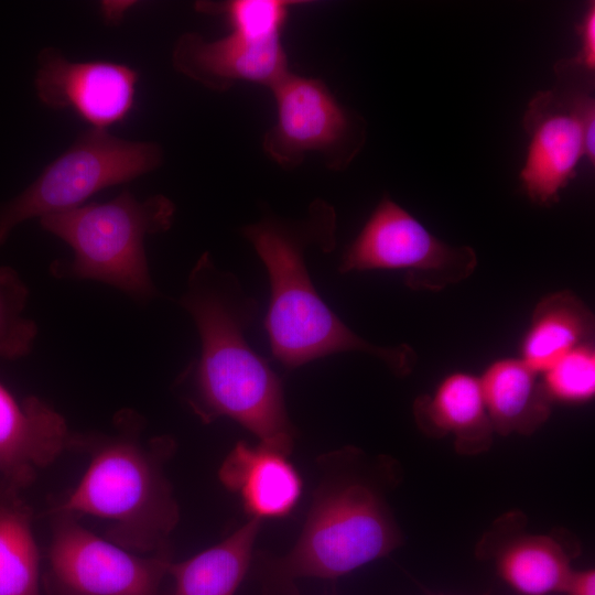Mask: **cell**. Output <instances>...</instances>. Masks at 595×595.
<instances>
[{"mask_svg": "<svg viewBox=\"0 0 595 595\" xmlns=\"http://www.w3.org/2000/svg\"><path fill=\"white\" fill-rule=\"evenodd\" d=\"M180 304L193 317L201 338L198 358L177 379L187 404L203 422L230 418L259 444L289 456L295 430L281 380L246 339L258 302L205 252L190 272Z\"/></svg>", "mask_w": 595, "mask_h": 595, "instance_id": "cell-1", "label": "cell"}, {"mask_svg": "<svg viewBox=\"0 0 595 595\" xmlns=\"http://www.w3.org/2000/svg\"><path fill=\"white\" fill-rule=\"evenodd\" d=\"M263 262L270 282L264 327L273 356L288 369L332 354L357 351L381 360L404 377L418 355L408 344L379 346L350 328L326 305L306 267L309 247L331 252L336 246V214L328 203L315 199L299 220L266 216L242 228Z\"/></svg>", "mask_w": 595, "mask_h": 595, "instance_id": "cell-2", "label": "cell"}, {"mask_svg": "<svg viewBox=\"0 0 595 595\" xmlns=\"http://www.w3.org/2000/svg\"><path fill=\"white\" fill-rule=\"evenodd\" d=\"M110 435L77 436L89 450L88 466L76 487L52 513L91 516L107 523V539L132 552H165L178 521V507L164 464L174 441H143L142 419L130 410L115 419Z\"/></svg>", "mask_w": 595, "mask_h": 595, "instance_id": "cell-3", "label": "cell"}, {"mask_svg": "<svg viewBox=\"0 0 595 595\" xmlns=\"http://www.w3.org/2000/svg\"><path fill=\"white\" fill-rule=\"evenodd\" d=\"M402 537L378 486L356 470L335 467L314 491L299 540L270 563L273 581L337 578L388 555Z\"/></svg>", "mask_w": 595, "mask_h": 595, "instance_id": "cell-4", "label": "cell"}, {"mask_svg": "<svg viewBox=\"0 0 595 595\" xmlns=\"http://www.w3.org/2000/svg\"><path fill=\"white\" fill-rule=\"evenodd\" d=\"M175 206L163 195L138 199L129 191L105 203H90L45 215L41 227L66 242L73 258L52 263L58 279L91 280L111 285L136 300L156 295L144 240L169 230Z\"/></svg>", "mask_w": 595, "mask_h": 595, "instance_id": "cell-5", "label": "cell"}, {"mask_svg": "<svg viewBox=\"0 0 595 595\" xmlns=\"http://www.w3.org/2000/svg\"><path fill=\"white\" fill-rule=\"evenodd\" d=\"M153 142L130 141L91 128L18 196L0 207V246L21 223L83 205L109 186L129 182L162 163Z\"/></svg>", "mask_w": 595, "mask_h": 595, "instance_id": "cell-6", "label": "cell"}, {"mask_svg": "<svg viewBox=\"0 0 595 595\" xmlns=\"http://www.w3.org/2000/svg\"><path fill=\"white\" fill-rule=\"evenodd\" d=\"M269 89L277 119L263 136L262 150L275 164L292 171L309 154H317L332 171L350 165L366 141L360 115L344 107L317 78L289 72Z\"/></svg>", "mask_w": 595, "mask_h": 595, "instance_id": "cell-7", "label": "cell"}, {"mask_svg": "<svg viewBox=\"0 0 595 595\" xmlns=\"http://www.w3.org/2000/svg\"><path fill=\"white\" fill-rule=\"evenodd\" d=\"M477 263L472 247L439 239L386 196L345 250L338 270H399L410 289L441 291L470 277Z\"/></svg>", "mask_w": 595, "mask_h": 595, "instance_id": "cell-8", "label": "cell"}, {"mask_svg": "<svg viewBox=\"0 0 595 595\" xmlns=\"http://www.w3.org/2000/svg\"><path fill=\"white\" fill-rule=\"evenodd\" d=\"M45 573L46 595H158L171 560L166 552L136 554L54 513Z\"/></svg>", "mask_w": 595, "mask_h": 595, "instance_id": "cell-9", "label": "cell"}, {"mask_svg": "<svg viewBox=\"0 0 595 595\" xmlns=\"http://www.w3.org/2000/svg\"><path fill=\"white\" fill-rule=\"evenodd\" d=\"M593 87V80L562 76L556 89L539 91L529 101L523 116L529 142L520 181L533 203L558 202L585 160L581 115Z\"/></svg>", "mask_w": 595, "mask_h": 595, "instance_id": "cell-10", "label": "cell"}, {"mask_svg": "<svg viewBox=\"0 0 595 595\" xmlns=\"http://www.w3.org/2000/svg\"><path fill=\"white\" fill-rule=\"evenodd\" d=\"M35 75L40 100L52 109L71 108L93 128L107 129L130 111L138 73L111 62H71L57 48L41 51Z\"/></svg>", "mask_w": 595, "mask_h": 595, "instance_id": "cell-11", "label": "cell"}, {"mask_svg": "<svg viewBox=\"0 0 595 595\" xmlns=\"http://www.w3.org/2000/svg\"><path fill=\"white\" fill-rule=\"evenodd\" d=\"M172 63L182 75L219 93L240 82L270 88L290 72L281 36L259 39L235 30L212 41L196 32L182 34Z\"/></svg>", "mask_w": 595, "mask_h": 595, "instance_id": "cell-12", "label": "cell"}, {"mask_svg": "<svg viewBox=\"0 0 595 595\" xmlns=\"http://www.w3.org/2000/svg\"><path fill=\"white\" fill-rule=\"evenodd\" d=\"M76 441L52 405L35 396L18 400L0 382V475L6 487L19 491L28 486Z\"/></svg>", "mask_w": 595, "mask_h": 595, "instance_id": "cell-13", "label": "cell"}, {"mask_svg": "<svg viewBox=\"0 0 595 595\" xmlns=\"http://www.w3.org/2000/svg\"><path fill=\"white\" fill-rule=\"evenodd\" d=\"M218 478L237 494L250 518L288 516L302 495V479L289 456L258 444L238 442L223 462Z\"/></svg>", "mask_w": 595, "mask_h": 595, "instance_id": "cell-14", "label": "cell"}, {"mask_svg": "<svg viewBox=\"0 0 595 595\" xmlns=\"http://www.w3.org/2000/svg\"><path fill=\"white\" fill-rule=\"evenodd\" d=\"M413 416L420 430L433 437L452 435L458 453L475 455L494 440L479 377L464 371L446 375L434 391L419 396Z\"/></svg>", "mask_w": 595, "mask_h": 595, "instance_id": "cell-15", "label": "cell"}, {"mask_svg": "<svg viewBox=\"0 0 595 595\" xmlns=\"http://www.w3.org/2000/svg\"><path fill=\"white\" fill-rule=\"evenodd\" d=\"M479 381L495 433L530 435L548 421L552 401L540 376L519 357L494 360Z\"/></svg>", "mask_w": 595, "mask_h": 595, "instance_id": "cell-16", "label": "cell"}, {"mask_svg": "<svg viewBox=\"0 0 595 595\" xmlns=\"http://www.w3.org/2000/svg\"><path fill=\"white\" fill-rule=\"evenodd\" d=\"M595 317L571 290L544 295L534 306L520 344V356L539 376L564 354L594 343Z\"/></svg>", "mask_w": 595, "mask_h": 595, "instance_id": "cell-17", "label": "cell"}, {"mask_svg": "<svg viewBox=\"0 0 595 595\" xmlns=\"http://www.w3.org/2000/svg\"><path fill=\"white\" fill-rule=\"evenodd\" d=\"M261 523L250 518L219 543L185 561H171L173 595H234L249 569Z\"/></svg>", "mask_w": 595, "mask_h": 595, "instance_id": "cell-18", "label": "cell"}, {"mask_svg": "<svg viewBox=\"0 0 595 595\" xmlns=\"http://www.w3.org/2000/svg\"><path fill=\"white\" fill-rule=\"evenodd\" d=\"M499 576L522 595L563 592L572 572L564 548L549 536L522 534L495 554Z\"/></svg>", "mask_w": 595, "mask_h": 595, "instance_id": "cell-19", "label": "cell"}, {"mask_svg": "<svg viewBox=\"0 0 595 595\" xmlns=\"http://www.w3.org/2000/svg\"><path fill=\"white\" fill-rule=\"evenodd\" d=\"M0 595H42L32 511L18 490H0Z\"/></svg>", "mask_w": 595, "mask_h": 595, "instance_id": "cell-20", "label": "cell"}, {"mask_svg": "<svg viewBox=\"0 0 595 595\" xmlns=\"http://www.w3.org/2000/svg\"><path fill=\"white\" fill-rule=\"evenodd\" d=\"M29 289L11 267H0V358L19 359L30 354L37 326L23 315Z\"/></svg>", "mask_w": 595, "mask_h": 595, "instance_id": "cell-21", "label": "cell"}, {"mask_svg": "<svg viewBox=\"0 0 595 595\" xmlns=\"http://www.w3.org/2000/svg\"><path fill=\"white\" fill-rule=\"evenodd\" d=\"M540 379L552 402L576 404L589 401L595 394L594 343L564 354L540 375Z\"/></svg>", "mask_w": 595, "mask_h": 595, "instance_id": "cell-22", "label": "cell"}, {"mask_svg": "<svg viewBox=\"0 0 595 595\" xmlns=\"http://www.w3.org/2000/svg\"><path fill=\"white\" fill-rule=\"evenodd\" d=\"M292 3L282 0L201 1L197 9L205 13L225 14L235 31L270 39L281 36Z\"/></svg>", "mask_w": 595, "mask_h": 595, "instance_id": "cell-23", "label": "cell"}, {"mask_svg": "<svg viewBox=\"0 0 595 595\" xmlns=\"http://www.w3.org/2000/svg\"><path fill=\"white\" fill-rule=\"evenodd\" d=\"M580 50L571 58L578 67L594 74L595 71V4L589 3L577 26Z\"/></svg>", "mask_w": 595, "mask_h": 595, "instance_id": "cell-24", "label": "cell"}, {"mask_svg": "<svg viewBox=\"0 0 595 595\" xmlns=\"http://www.w3.org/2000/svg\"><path fill=\"white\" fill-rule=\"evenodd\" d=\"M563 593L567 595H595V571L572 570Z\"/></svg>", "mask_w": 595, "mask_h": 595, "instance_id": "cell-25", "label": "cell"}, {"mask_svg": "<svg viewBox=\"0 0 595 595\" xmlns=\"http://www.w3.org/2000/svg\"><path fill=\"white\" fill-rule=\"evenodd\" d=\"M487 595V594H486Z\"/></svg>", "mask_w": 595, "mask_h": 595, "instance_id": "cell-26", "label": "cell"}]
</instances>
